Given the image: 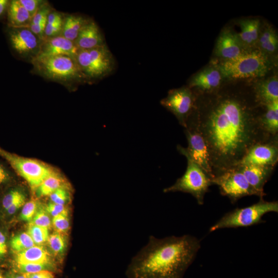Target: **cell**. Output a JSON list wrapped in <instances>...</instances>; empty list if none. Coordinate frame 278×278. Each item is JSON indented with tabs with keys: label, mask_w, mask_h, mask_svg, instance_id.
<instances>
[{
	"label": "cell",
	"mask_w": 278,
	"mask_h": 278,
	"mask_svg": "<svg viewBox=\"0 0 278 278\" xmlns=\"http://www.w3.org/2000/svg\"><path fill=\"white\" fill-rule=\"evenodd\" d=\"M8 5V1L0 0V16L4 13Z\"/></svg>",
	"instance_id": "cell-43"
},
{
	"label": "cell",
	"mask_w": 278,
	"mask_h": 278,
	"mask_svg": "<svg viewBox=\"0 0 278 278\" xmlns=\"http://www.w3.org/2000/svg\"><path fill=\"white\" fill-rule=\"evenodd\" d=\"M242 46L238 35L226 30L222 32L218 39L216 53L225 60L232 59L243 52Z\"/></svg>",
	"instance_id": "cell-16"
},
{
	"label": "cell",
	"mask_w": 278,
	"mask_h": 278,
	"mask_svg": "<svg viewBox=\"0 0 278 278\" xmlns=\"http://www.w3.org/2000/svg\"><path fill=\"white\" fill-rule=\"evenodd\" d=\"M8 6V19L10 27H29L31 18L19 0L11 1Z\"/></svg>",
	"instance_id": "cell-21"
},
{
	"label": "cell",
	"mask_w": 278,
	"mask_h": 278,
	"mask_svg": "<svg viewBox=\"0 0 278 278\" xmlns=\"http://www.w3.org/2000/svg\"><path fill=\"white\" fill-rule=\"evenodd\" d=\"M15 268L21 273H34L52 268L51 263L15 264Z\"/></svg>",
	"instance_id": "cell-31"
},
{
	"label": "cell",
	"mask_w": 278,
	"mask_h": 278,
	"mask_svg": "<svg viewBox=\"0 0 278 278\" xmlns=\"http://www.w3.org/2000/svg\"><path fill=\"white\" fill-rule=\"evenodd\" d=\"M39 204L36 200L32 199L25 203L20 214V218L26 221L30 222L37 212Z\"/></svg>",
	"instance_id": "cell-34"
},
{
	"label": "cell",
	"mask_w": 278,
	"mask_h": 278,
	"mask_svg": "<svg viewBox=\"0 0 278 278\" xmlns=\"http://www.w3.org/2000/svg\"><path fill=\"white\" fill-rule=\"evenodd\" d=\"M277 161L278 137L253 146L237 165H255L275 167Z\"/></svg>",
	"instance_id": "cell-13"
},
{
	"label": "cell",
	"mask_w": 278,
	"mask_h": 278,
	"mask_svg": "<svg viewBox=\"0 0 278 278\" xmlns=\"http://www.w3.org/2000/svg\"><path fill=\"white\" fill-rule=\"evenodd\" d=\"M24 275L25 278H54V273L49 270L24 273Z\"/></svg>",
	"instance_id": "cell-40"
},
{
	"label": "cell",
	"mask_w": 278,
	"mask_h": 278,
	"mask_svg": "<svg viewBox=\"0 0 278 278\" xmlns=\"http://www.w3.org/2000/svg\"><path fill=\"white\" fill-rule=\"evenodd\" d=\"M10 242L12 249L15 253L36 245L27 232H23L15 235L11 238Z\"/></svg>",
	"instance_id": "cell-26"
},
{
	"label": "cell",
	"mask_w": 278,
	"mask_h": 278,
	"mask_svg": "<svg viewBox=\"0 0 278 278\" xmlns=\"http://www.w3.org/2000/svg\"><path fill=\"white\" fill-rule=\"evenodd\" d=\"M0 158L36 190L47 177L56 173L48 165L35 159L19 156L0 147Z\"/></svg>",
	"instance_id": "cell-7"
},
{
	"label": "cell",
	"mask_w": 278,
	"mask_h": 278,
	"mask_svg": "<svg viewBox=\"0 0 278 278\" xmlns=\"http://www.w3.org/2000/svg\"><path fill=\"white\" fill-rule=\"evenodd\" d=\"M9 40L13 49L22 57H36L43 41L34 34L29 27H11Z\"/></svg>",
	"instance_id": "cell-12"
},
{
	"label": "cell",
	"mask_w": 278,
	"mask_h": 278,
	"mask_svg": "<svg viewBox=\"0 0 278 278\" xmlns=\"http://www.w3.org/2000/svg\"><path fill=\"white\" fill-rule=\"evenodd\" d=\"M45 208L49 215L53 217H55L68 210L67 208L62 204H58L52 202L48 203Z\"/></svg>",
	"instance_id": "cell-38"
},
{
	"label": "cell",
	"mask_w": 278,
	"mask_h": 278,
	"mask_svg": "<svg viewBox=\"0 0 278 278\" xmlns=\"http://www.w3.org/2000/svg\"><path fill=\"white\" fill-rule=\"evenodd\" d=\"M0 278H3V276L0 274Z\"/></svg>",
	"instance_id": "cell-45"
},
{
	"label": "cell",
	"mask_w": 278,
	"mask_h": 278,
	"mask_svg": "<svg viewBox=\"0 0 278 278\" xmlns=\"http://www.w3.org/2000/svg\"><path fill=\"white\" fill-rule=\"evenodd\" d=\"M269 68L265 54L259 50L242 52L237 57L222 62L218 70L221 76L232 79L255 78L265 75Z\"/></svg>",
	"instance_id": "cell-4"
},
{
	"label": "cell",
	"mask_w": 278,
	"mask_h": 278,
	"mask_svg": "<svg viewBox=\"0 0 278 278\" xmlns=\"http://www.w3.org/2000/svg\"><path fill=\"white\" fill-rule=\"evenodd\" d=\"M187 162L185 173L172 185L163 189L164 193L180 192L191 194L199 205L204 203V198L209 187L213 185L211 179L187 154Z\"/></svg>",
	"instance_id": "cell-6"
},
{
	"label": "cell",
	"mask_w": 278,
	"mask_h": 278,
	"mask_svg": "<svg viewBox=\"0 0 278 278\" xmlns=\"http://www.w3.org/2000/svg\"><path fill=\"white\" fill-rule=\"evenodd\" d=\"M19 1L28 11L31 18L46 3L40 0H19Z\"/></svg>",
	"instance_id": "cell-37"
},
{
	"label": "cell",
	"mask_w": 278,
	"mask_h": 278,
	"mask_svg": "<svg viewBox=\"0 0 278 278\" xmlns=\"http://www.w3.org/2000/svg\"><path fill=\"white\" fill-rule=\"evenodd\" d=\"M51 7L47 3L44 4L31 19L29 25H38L40 23L47 21L49 13L51 11Z\"/></svg>",
	"instance_id": "cell-36"
},
{
	"label": "cell",
	"mask_w": 278,
	"mask_h": 278,
	"mask_svg": "<svg viewBox=\"0 0 278 278\" xmlns=\"http://www.w3.org/2000/svg\"><path fill=\"white\" fill-rule=\"evenodd\" d=\"M195 96L190 89L183 87L170 91L161 103L173 113L179 124L185 128L195 108Z\"/></svg>",
	"instance_id": "cell-11"
},
{
	"label": "cell",
	"mask_w": 278,
	"mask_h": 278,
	"mask_svg": "<svg viewBox=\"0 0 278 278\" xmlns=\"http://www.w3.org/2000/svg\"><path fill=\"white\" fill-rule=\"evenodd\" d=\"M75 59L88 79L101 78L113 68L114 59L106 44L90 49H79Z\"/></svg>",
	"instance_id": "cell-8"
},
{
	"label": "cell",
	"mask_w": 278,
	"mask_h": 278,
	"mask_svg": "<svg viewBox=\"0 0 278 278\" xmlns=\"http://www.w3.org/2000/svg\"><path fill=\"white\" fill-rule=\"evenodd\" d=\"M47 242L55 255L63 253L66 247V240L63 234L56 231L49 235Z\"/></svg>",
	"instance_id": "cell-29"
},
{
	"label": "cell",
	"mask_w": 278,
	"mask_h": 278,
	"mask_svg": "<svg viewBox=\"0 0 278 278\" xmlns=\"http://www.w3.org/2000/svg\"><path fill=\"white\" fill-rule=\"evenodd\" d=\"M261 47L266 51L273 53L277 47L278 40L275 32L268 28L263 33L259 38Z\"/></svg>",
	"instance_id": "cell-27"
},
{
	"label": "cell",
	"mask_w": 278,
	"mask_h": 278,
	"mask_svg": "<svg viewBox=\"0 0 278 278\" xmlns=\"http://www.w3.org/2000/svg\"><path fill=\"white\" fill-rule=\"evenodd\" d=\"M7 278H25L23 273H12L7 276Z\"/></svg>",
	"instance_id": "cell-44"
},
{
	"label": "cell",
	"mask_w": 278,
	"mask_h": 278,
	"mask_svg": "<svg viewBox=\"0 0 278 278\" xmlns=\"http://www.w3.org/2000/svg\"><path fill=\"white\" fill-rule=\"evenodd\" d=\"M34 72L44 78L66 84L87 80L75 58L67 55L35 57L31 60Z\"/></svg>",
	"instance_id": "cell-3"
},
{
	"label": "cell",
	"mask_w": 278,
	"mask_h": 278,
	"mask_svg": "<svg viewBox=\"0 0 278 278\" xmlns=\"http://www.w3.org/2000/svg\"><path fill=\"white\" fill-rule=\"evenodd\" d=\"M25 196L24 194L19 189H10L4 195L2 198L3 207L6 211L13 203Z\"/></svg>",
	"instance_id": "cell-33"
},
{
	"label": "cell",
	"mask_w": 278,
	"mask_h": 278,
	"mask_svg": "<svg viewBox=\"0 0 278 278\" xmlns=\"http://www.w3.org/2000/svg\"><path fill=\"white\" fill-rule=\"evenodd\" d=\"M184 132L188 146L187 148H184L178 145V151L181 154H187L212 180L214 177L206 146L195 125L189 118L184 128Z\"/></svg>",
	"instance_id": "cell-10"
},
{
	"label": "cell",
	"mask_w": 278,
	"mask_h": 278,
	"mask_svg": "<svg viewBox=\"0 0 278 278\" xmlns=\"http://www.w3.org/2000/svg\"><path fill=\"white\" fill-rule=\"evenodd\" d=\"M26 198L25 196L22 197L12 205H11L7 210V212L10 214H13L15 213L25 203Z\"/></svg>",
	"instance_id": "cell-41"
},
{
	"label": "cell",
	"mask_w": 278,
	"mask_h": 278,
	"mask_svg": "<svg viewBox=\"0 0 278 278\" xmlns=\"http://www.w3.org/2000/svg\"><path fill=\"white\" fill-rule=\"evenodd\" d=\"M7 252L6 237L4 234L0 231V259L3 258Z\"/></svg>",
	"instance_id": "cell-42"
},
{
	"label": "cell",
	"mask_w": 278,
	"mask_h": 278,
	"mask_svg": "<svg viewBox=\"0 0 278 278\" xmlns=\"http://www.w3.org/2000/svg\"><path fill=\"white\" fill-rule=\"evenodd\" d=\"M78 50L74 42L58 36L44 39L36 57L67 55L75 58Z\"/></svg>",
	"instance_id": "cell-14"
},
{
	"label": "cell",
	"mask_w": 278,
	"mask_h": 278,
	"mask_svg": "<svg viewBox=\"0 0 278 278\" xmlns=\"http://www.w3.org/2000/svg\"><path fill=\"white\" fill-rule=\"evenodd\" d=\"M201 248L200 240L189 235L158 238L148 242L131 259L127 278H183Z\"/></svg>",
	"instance_id": "cell-2"
},
{
	"label": "cell",
	"mask_w": 278,
	"mask_h": 278,
	"mask_svg": "<svg viewBox=\"0 0 278 278\" xmlns=\"http://www.w3.org/2000/svg\"><path fill=\"white\" fill-rule=\"evenodd\" d=\"M261 123L265 131L271 137H278V101L264 105Z\"/></svg>",
	"instance_id": "cell-22"
},
{
	"label": "cell",
	"mask_w": 278,
	"mask_h": 278,
	"mask_svg": "<svg viewBox=\"0 0 278 278\" xmlns=\"http://www.w3.org/2000/svg\"><path fill=\"white\" fill-rule=\"evenodd\" d=\"M74 43L79 49H90L105 45L104 39L97 25L89 21Z\"/></svg>",
	"instance_id": "cell-17"
},
{
	"label": "cell",
	"mask_w": 278,
	"mask_h": 278,
	"mask_svg": "<svg viewBox=\"0 0 278 278\" xmlns=\"http://www.w3.org/2000/svg\"><path fill=\"white\" fill-rule=\"evenodd\" d=\"M237 95H224L194 108L189 116L207 147L213 178L237 166L254 145L278 137L264 130L261 117L264 111ZM265 110V109H264Z\"/></svg>",
	"instance_id": "cell-1"
},
{
	"label": "cell",
	"mask_w": 278,
	"mask_h": 278,
	"mask_svg": "<svg viewBox=\"0 0 278 278\" xmlns=\"http://www.w3.org/2000/svg\"><path fill=\"white\" fill-rule=\"evenodd\" d=\"M254 95L258 102L263 106L278 101L277 77H271L259 83L255 89Z\"/></svg>",
	"instance_id": "cell-19"
},
{
	"label": "cell",
	"mask_w": 278,
	"mask_h": 278,
	"mask_svg": "<svg viewBox=\"0 0 278 278\" xmlns=\"http://www.w3.org/2000/svg\"><path fill=\"white\" fill-rule=\"evenodd\" d=\"M27 233L36 245L42 246L47 241L48 229L45 227L28 224Z\"/></svg>",
	"instance_id": "cell-28"
},
{
	"label": "cell",
	"mask_w": 278,
	"mask_h": 278,
	"mask_svg": "<svg viewBox=\"0 0 278 278\" xmlns=\"http://www.w3.org/2000/svg\"><path fill=\"white\" fill-rule=\"evenodd\" d=\"M241 30L238 35L242 45L251 46L257 40L259 21L258 19L243 20L240 22Z\"/></svg>",
	"instance_id": "cell-24"
},
{
	"label": "cell",
	"mask_w": 278,
	"mask_h": 278,
	"mask_svg": "<svg viewBox=\"0 0 278 278\" xmlns=\"http://www.w3.org/2000/svg\"><path fill=\"white\" fill-rule=\"evenodd\" d=\"M211 182L219 187L220 194L228 197L232 203L247 196L255 195L260 198L236 166L215 177Z\"/></svg>",
	"instance_id": "cell-9"
},
{
	"label": "cell",
	"mask_w": 278,
	"mask_h": 278,
	"mask_svg": "<svg viewBox=\"0 0 278 278\" xmlns=\"http://www.w3.org/2000/svg\"><path fill=\"white\" fill-rule=\"evenodd\" d=\"M51 224L56 232L63 234L67 233L70 226L68 211L53 217Z\"/></svg>",
	"instance_id": "cell-32"
},
{
	"label": "cell",
	"mask_w": 278,
	"mask_h": 278,
	"mask_svg": "<svg viewBox=\"0 0 278 278\" xmlns=\"http://www.w3.org/2000/svg\"><path fill=\"white\" fill-rule=\"evenodd\" d=\"M89 20L79 15L69 14L64 18L60 36L74 42Z\"/></svg>",
	"instance_id": "cell-23"
},
{
	"label": "cell",
	"mask_w": 278,
	"mask_h": 278,
	"mask_svg": "<svg viewBox=\"0 0 278 278\" xmlns=\"http://www.w3.org/2000/svg\"><path fill=\"white\" fill-rule=\"evenodd\" d=\"M250 185L263 198L264 187L271 177L275 167L255 165H237Z\"/></svg>",
	"instance_id": "cell-15"
},
{
	"label": "cell",
	"mask_w": 278,
	"mask_h": 278,
	"mask_svg": "<svg viewBox=\"0 0 278 278\" xmlns=\"http://www.w3.org/2000/svg\"><path fill=\"white\" fill-rule=\"evenodd\" d=\"M29 224L45 227L48 229L50 228L51 221L50 216L46 211L45 207L39 206L35 215L31 221L29 222Z\"/></svg>",
	"instance_id": "cell-30"
},
{
	"label": "cell",
	"mask_w": 278,
	"mask_h": 278,
	"mask_svg": "<svg viewBox=\"0 0 278 278\" xmlns=\"http://www.w3.org/2000/svg\"><path fill=\"white\" fill-rule=\"evenodd\" d=\"M270 212H278L277 201H265L263 198L250 206L236 208L224 214L210 229V232L224 228L248 227L265 222L263 217Z\"/></svg>",
	"instance_id": "cell-5"
},
{
	"label": "cell",
	"mask_w": 278,
	"mask_h": 278,
	"mask_svg": "<svg viewBox=\"0 0 278 278\" xmlns=\"http://www.w3.org/2000/svg\"><path fill=\"white\" fill-rule=\"evenodd\" d=\"M221 76L218 70L213 67L205 68L193 77L189 86L204 91H212L220 85Z\"/></svg>",
	"instance_id": "cell-18"
},
{
	"label": "cell",
	"mask_w": 278,
	"mask_h": 278,
	"mask_svg": "<svg viewBox=\"0 0 278 278\" xmlns=\"http://www.w3.org/2000/svg\"><path fill=\"white\" fill-rule=\"evenodd\" d=\"M15 253V264L51 263L49 254L42 246L34 245Z\"/></svg>",
	"instance_id": "cell-20"
},
{
	"label": "cell",
	"mask_w": 278,
	"mask_h": 278,
	"mask_svg": "<svg viewBox=\"0 0 278 278\" xmlns=\"http://www.w3.org/2000/svg\"><path fill=\"white\" fill-rule=\"evenodd\" d=\"M64 180L57 173L46 178L35 190L38 197L49 196L59 188L64 187Z\"/></svg>",
	"instance_id": "cell-25"
},
{
	"label": "cell",
	"mask_w": 278,
	"mask_h": 278,
	"mask_svg": "<svg viewBox=\"0 0 278 278\" xmlns=\"http://www.w3.org/2000/svg\"><path fill=\"white\" fill-rule=\"evenodd\" d=\"M12 178L9 168L0 160V186L8 183Z\"/></svg>",
	"instance_id": "cell-39"
},
{
	"label": "cell",
	"mask_w": 278,
	"mask_h": 278,
	"mask_svg": "<svg viewBox=\"0 0 278 278\" xmlns=\"http://www.w3.org/2000/svg\"><path fill=\"white\" fill-rule=\"evenodd\" d=\"M49 196L51 202L58 204L64 205L70 199V194L64 187L57 189Z\"/></svg>",
	"instance_id": "cell-35"
}]
</instances>
